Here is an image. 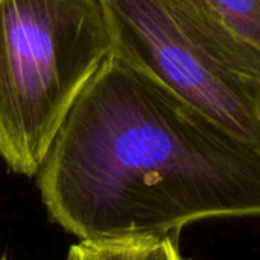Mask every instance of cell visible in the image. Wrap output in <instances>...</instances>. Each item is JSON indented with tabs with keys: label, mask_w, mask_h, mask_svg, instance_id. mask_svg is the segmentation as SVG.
<instances>
[{
	"label": "cell",
	"mask_w": 260,
	"mask_h": 260,
	"mask_svg": "<svg viewBox=\"0 0 260 260\" xmlns=\"http://www.w3.org/2000/svg\"><path fill=\"white\" fill-rule=\"evenodd\" d=\"M37 183L82 242L260 218V149L149 72L110 55L53 139Z\"/></svg>",
	"instance_id": "obj_1"
},
{
	"label": "cell",
	"mask_w": 260,
	"mask_h": 260,
	"mask_svg": "<svg viewBox=\"0 0 260 260\" xmlns=\"http://www.w3.org/2000/svg\"><path fill=\"white\" fill-rule=\"evenodd\" d=\"M110 56L99 0H0V158L35 177Z\"/></svg>",
	"instance_id": "obj_2"
},
{
	"label": "cell",
	"mask_w": 260,
	"mask_h": 260,
	"mask_svg": "<svg viewBox=\"0 0 260 260\" xmlns=\"http://www.w3.org/2000/svg\"><path fill=\"white\" fill-rule=\"evenodd\" d=\"M110 55L140 67L260 149V49L207 0H99Z\"/></svg>",
	"instance_id": "obj_3"
},
{
	"label": "cell",
	"mask_w": 260,
	"mask_h": 260,
	"mask_svg": "<svg viewBox=\"0 0 260 260\" xmlns=\"http://www.w3.org/2000/svg\"><path fill=\"white\" fill-rule=\"evenodd\" d=\"M161 238L146 235L96 242L79 241L70 247L69 256L72 260H154Z\"/></svg>",
	"instance_id": "obj_4"
},
{
	"label": "cell",
	"mask_w": 260,
	"mask_h": 260,
	"mask_svg": "<svg viewBox=\"0 0 260 260\" xmlns=\"http://www.w3.org/2000/svg\"><path fill=\"white\" fill-rule=\"evenodd\" d=\"M248 43L260 49V0H207Z\"/></svg>",
	"instance_id": "obj_5"
},
{
	"label": "cell",
	"mask_w": 260,
	"mask_h": 260,
	"mask_svg": "<svg viewBox=\"0 0 260 260\" xmlns=\"http://www.w3.org/2000/svg\"><path fill=\"white\" fill-rule=\"evenodd\" d=\"M178 235L180 233H169L161 238L154 260H190L184 257L180 251V244H178Z\"/></svg>",
	"instance_id": "obj_6"
},
{
	"label": "cell",
	"mask_w": 260,
	"mask_h": 260,
	"mask_svg": "<svg viewBox=\"0 0 260 260\" xmlns=\"http://www.w3.org/2000/svg\"><path fill=\"white\" fill-rule=\"evenodd\" d=\"M256 107H257V114H259L260 119V85L257 88V93H256Z\"/></svg>",
	"instance_id": "obj_7"
},
{
	"label": "cell",
	"mask_w": 260,
	"mask_h": 260,
	"mask_svg": "<svg viewBox=\"0 0 260 260\" xmlns=\"http://www.w3.org/2000/svg\"><path fill=\"white\" fill-rule=\"evenodd\" d=\"M66 260H72V257H70V256L67 254V259H66Z\"/></svg>",
	"instance_id": "obj_8"
},
{
	"label": "cell",
	"mask_w": 260,
	"mask_h": 260,
	"mask_svg": "<svg viewBox=\"0 0 260 260\" xmlns=\"http://www.w3.org/2000/svg\"><path fill=\"white\" fill-rule=\"evenodd\" d=\"M2 260H8V259H5V257H3V259H2Z\"/></svg>",
	"instance_id": "obj_9"
}]
</instances>
